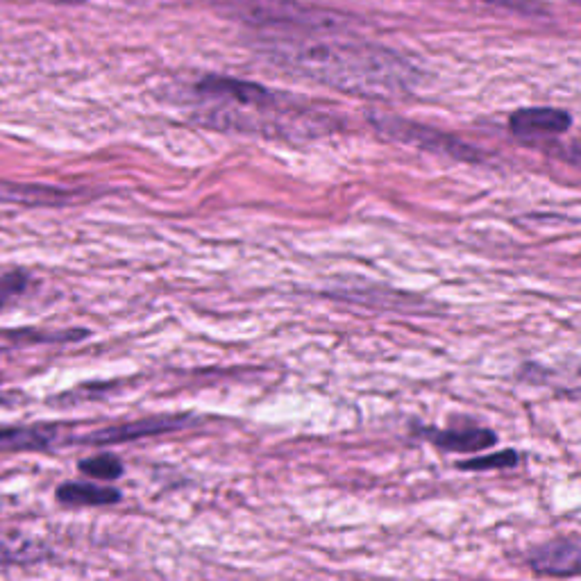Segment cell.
Masks as SVG:
<instances>
[{"mask_svg":"<svg viewBox=\"0 0 581 581\" xmlns=\"http://www.w3.org/2000/svg\"><path fill=\"white\" fill-rule=\"evenodd\" d=\"M486 3L511 7V10H518V12H534V10H538V7L532 5V0H486Z\"/></svg>","mask_w":581,"mask_h":581,"instance_id":"obj_14","label":"cell"},{"mask_svg":"<svg viewBox=\"0 0 581 581\" xmlns=\"http://www.w3.org/2000/svg\"><path fill=\"white\" fill-rule=\"evenodd\" d=\"M200 94L207 96H216V98H225L232 100L237 105H246V107H271L275 103L273 94L259 84L252 82H243V80H232V78H218V75H209V78L202 80L198 84Z\"/></svg>","mask_w":581,"mask_h":581,"instance_id":"obj_7","label":"cell"},{"mask_svg":"<svg viewBox=\"0 0 581 581\" xmlns=\"http://www.w3.org/2000/svg\"><path fill=\"white\" fill-rule=\"evenodd\" d=\"M196 423V418L189 414H171V416H150L141 420H132V423L114 425L98 429L94 434L82 436L80 443L87 445H119L128 441L148 439V436H159L168 432H178V429H187Z\"/></svg>","mask_w":581,"mask_h":581,"instance_id":"obj_2","label":"cell"},{"mask_svg":"<svg viewBox=\"0 0 581 581\" xmlns=\"http://www.w3.org/2000/svg\"><path fill=\"white\" fill-rule=\"evenodd\" d=\"M80 473L87 475L91 479H100V482H114L123 475V463L114 454H96L91 459L80 461Z\"/></svg>","mask_w":581,"mask_h":581,"instance_id":"obj_12","label":"cell"},{"mask_svg":"<svg viewBox=\"0 0 581 581\" xmlns=\"http://www.w3.org/2000/svg\"><path fill=\"white\" fill-rule=\"evenodd\" d=\"M522 459V454L516 450H502L488 457H475V459H463L457 463L459 470L466 473H488V470H504V468H516Z\"/></svg>","mask_w":581,"mask_h":581,"instance_id":"obj_11","label":"cell"},{"mask_svg":"<svg viewBox=\"0 0 581 581\" xmlns=\"http://www.w3.org/2000/svg\"><path fill=\"white\" fill-rule=\"evenodd\" d=\"M12 395L10 393H0V402H10Z\"/></svg>","mask_w":581,"mask_h":581,"instance_id":"obj_17","label":"cell"},{"mask_svg":"<svg viewBox=\"0 0 581 581\" xmlns=\"http://www.w3.org/2000/svg\"><path fill=\"white\" fill-rule=\"evenodd\" d=\"M55 3H64V5H80L84 0H55Z\"/></svg>","mask_w":581,"mask_h":581,"instance_id":"obj_16","label":"cell"},{"mask_svg":"<svg viewBox=\"0 0 581 581\" xmlns=\"http://www.w3.org/2000/svg\"><path fill=\"white\" fill-rule=\"evenodd\" d=\"M570 123L572 119L568 112H563V109H552V107L520 109V112L511 114V119H509L511 132L525 141L559 137V134H563L570 128Z\"/></svg>","mask_w":581,"mask_h":581,"instance_id":"obj_5","label":"cell"},{"mask_svg":"<svg viewBox=\"0 0 581 581\" xmlns=\"http://www.w3.org/2000/svg\"><path fill=\"white\" fill-rule=\"evenodd\" d=\"M57 441L53 425H7L0 427V452L48 450Z\"/></svg>","mask_w":581,"mask_h":581,"instance_id":"obj_8","label":"cell"},{"mask_svg":"<svg viewBox=\"0 0 581 581\" xmlns=\"http://www.w3.org/2000/svg\"><path fill=\"white\" fill-rule=\"evenodd\" d=\"M420 436H425V439L436 445L439 450L445 452H466V454H473V452H482L493 448L495 443H498V436L495 432H491L488 427H479V425H466V427H452V429H432V427H425V429H416Z\"/></svg>","mask_w":581,"mask_h":581,"instance_id":"obj_6","label":"cell"},{"mask_svg":"<svg viewBox=\"0 0 581 581\" xmlns=\"http://www.w3.org/2000/svg\"><path fill=\"white\" fill-rule=\"evenodd\" d=\"M527 561L541 577H581V543L554 538L538 545Z\"/></svg>","mask_w":581,"mask_h":581,"instance_id":"obj_4","label":"cell"},{"mask_svg":"<svg viewBox=\"0 0 581 581\" xmlns=\"http://www.w3.org/2000/svg\"><path fill=\"white\" fill-rule=\"evenodd\" d=\"M377 130L384 132L389 139L402 141V143H418L420 148L434 150V153H443L450 157L459 159H475L477 153H473L466 143H461L457 139L448 137V134H441L436 130L423 128V125H414L400 119H393V116H375Z\"/></svg>","mask_w":581,"mask_h":581,"instance_id":"obj_3","label":"cell"},{"mask_svg":"<svg viewBox=\"0 0 581 581\" xmlns=\"http://www.w3.org/2000/svg\"><path fill=\"white\" fill-rule=\"evenodd\" d=\"M286 55L298 71L352 94L389 96L407 89L411 80L407 64L375 46L309 41L291 46Z\"/></svg>","mask_w":581,"mask_h":581,"instance_id":"obj_1","label":"cell"},{"mask_svg":"<svg viewBox=\"0 0 581 581\" xmlns=\"http://www.w3.org/2000/svg\"><path fill=\"white\" fill-rule=\"evenodd\" d=\"M28 275L23 271H12L0 275V309H5L14 298H19L21 293L28 289Z\"/></svg>","mask_w":581,"mask_h":581,"instance_id":"obj_13","label":"cell"},{"mask_svg":"<svg viewBox=\"0 0 581 581\" xmlns=\"http://www.w3.org/2000/svg\"><path fill=\"white\" fill-rule=\"evenodd\" d=\"M57 500L73 507H105L121 500V491L114 486H98L89 482H66L57 488Z\"/></svg>","mask_w":581,"mask_h":581,"instance_id":"obj_9","label":"cell"},{"mask_svg":"<svg viewBox=\"0 0 581 581\" xmlns=\"http://www.w3.org/2000/svg\"><path fill=\"white\" fill-rule=\"evenodd\" d=\"M568 159H570L572 164L581 168V139L575 143V146H572V148L568 150Z\"/></svg>","mask_w":581,"mask_h":581,"instance_id":"obj_15","label":"cell"},{"mask_svg":"<svg viewBox=\"0 0 581 581\" xmlns=\"http://www.w3.org/2000/svg\"><path fill=\"white\" fill-rule=\"evenodd\" d=\"M71 196L60 189L48 187H14V184H0V200L3 202H37V205H60Z\"/></svg>","mask_w":581,"mask_h":581,"instance_id":"obj_10","label":"cell"}]
</instances>
